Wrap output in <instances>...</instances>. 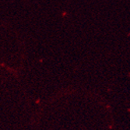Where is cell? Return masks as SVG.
Returning <instances> with one entry per match:
<instances>
[]
</instances>
